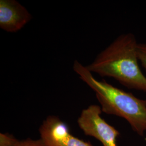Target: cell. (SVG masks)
<instances>
[{
    "label": "cell",
    "instance_id": "cell-5",
    "mask_svg": "<svg viewBox=\"0 0 146 146\" xmlns=\"http://www.w3.org/2000/svg\"><path fill=\"white\" fill-rule=\"evenodd\" d=\"M31 14L15 0L0 1V27L9 33L20 31L31 20Z\"/></svg>",
    "mask_w": 146,
    "mask_h": 146
},
{
    "label": "cell",
    "instance_id": "cell-2",
    "mask_svg": "<svg viewBox=\"0 0 146 146\" xmlns=\"http://www.w3.org/2000/svg\"><path fill=\"white\" fill-rule=\"evenodd\" d=\"M73 69L95 92L102 112L124 119L136 133L144 135L146 131V100L139 99L104 80L96 79L86 66L77 60L74 63Z\"/></svg>",
    "mask_w": 146,
    "mask_h": 146
},
{
    "label": "cell",
    "instance_id": "cell-4",
    "mask_svg": "<svg viewBox=\"0 0 146 146\" xmlns=\"http://www.w3.org/2000/svg\"><path fill=\"white\" fill-rule=\"evenodd\" d=\"M40 139L48 146H93L70 134L68 125L54 115H49L40 127Z\"/></svg>",
    "mask_w": 146,
    "mask_h": 146
},
{
    "label": "cell",
    "instance_id": "cell-6",
    "mask_svg": "<svg viewBox=\"0 0 146 146\" xmlns=\"http://www.w3.org/2000/svg\"><path fill=\"white\" fill-rule=\"evenodd\" d=\"M0 146H48L42 139L19 140L8 133L0 134Z\"/></svg>",
    "mask_w": 146,
    "mask_h": 146
},
{
    "label": "cell",
    "instance_id": "cell-1",
    "mask_svg": "<svg viewBox=\"0 0 146 146\" xmlns=\"http://www.w3.org/2000/svg\"><path fill=\"white\" fill-rule=\"evenodd\" d=\"M135 35L127 33L116 38L86 68L101 77L114 78L128 88L146 93V76L142 72Z\"/></svg>",
    "mask_w": 146,
    "mask_h": 146
},
{
    "label": "cell",
    "instance_id": "cell-3",
    "mask_svg": "<svg viewBox=\"0 0 146 146\" xmlns=\"http://www.w3.org/2000/svg\"><path fill=\"white\" fill-rule=\"evenodd\" d=\"M102 112L100 106H89L80 115L78 126L85 135L95 138L103 146H117L116 139L120 133L102 118Z\"/></svg>",
    "mask_w": 146,
    "mask_h": 146
},
{
    "label": "cell",
    "instance_id": "cell-7",
    "mask_svg": "<svg viewBox=\"0 0 146 146\" xmlns=\"http://www.w3.org/2000/svg\"><path fill=\"white\" fill-rule=\"evenodd\" d=\"M137 50L139 62L146 71V43H139Z\"/></svg>",
    "mask_w": 146,
    "mask_h": 146
}]
</instances>
